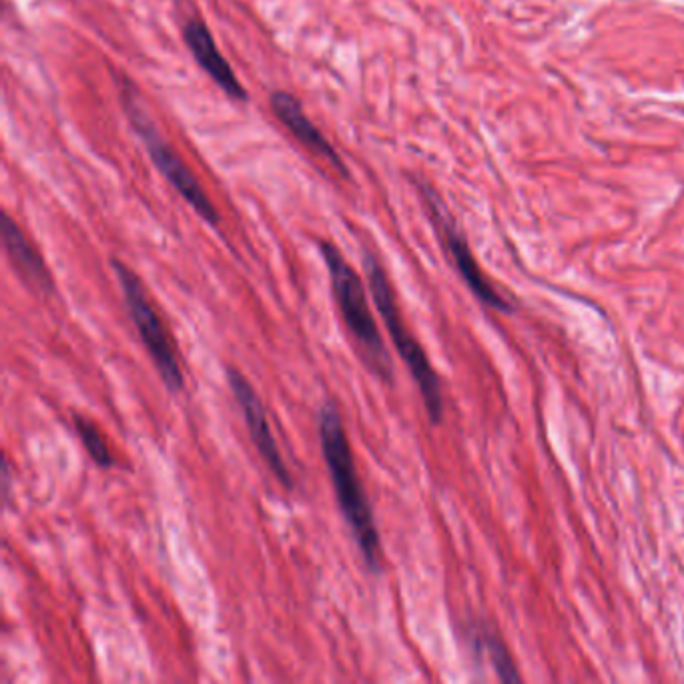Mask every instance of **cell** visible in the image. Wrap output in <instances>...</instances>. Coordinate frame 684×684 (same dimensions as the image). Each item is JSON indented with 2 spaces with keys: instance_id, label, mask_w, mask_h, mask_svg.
Instances as JSON below:
<instances>
[{
  "instance_id": "1",
  "label": "cell",
  "mask_w": 684,
  "mask_h": 684,
  "mask_svg": "<svg viewBox=\"0 0 684 684\" xmlns=\"http://www.w3.org/2000/svg\"><path fill=\"white\" fill-rule=\"evenodd\" d=\"M317 436L339 512L344 516L352 538L356 540L364 556L366 566L374 574H380L384 568L380 530L376 526L372 504L360 480L344 418H341L333 402L321 404L317 412Z\"/></svg>"
},
{
  "instance_id": "2",
  "label": "cell",
  "mask_w": 684,
  "mask_h": 684,
  "mask_svg": "<svg viewBox=\"0 0 684 684\" xmlns=\"http://www.w3.org/2000/svg\"><path fill=\"white\" fill-rule=\"evenodd\" d=\"M319 253L325 261L335 305L339 309L358 356L366 368L386 384L394 382V364L388 354L386 341L380 333L376 317L368 303L366 283L350 261L331 241H319Z\"/></svg>"
},
{
  "instance_id": "3",
  "label": "cell",
  "mask_w": 684,
  "mask_h": 684,
  "mask_svg": "<svg viewBox=\"0 0 684 684\" xmlns=\"http://www.w3.org/2000/svg\"><path fill=\"white\" fill-rule=\"evenodd\" d=\"M364 271H366V279L370 285V293L372 299L386 323V329L394 341V346L400 354V358L404 360L406 368L410 370L424 408L428 412V418L432 424H440L444 420V396H442V382L440 376L436 374L434 366L430 364L428 354L424 352V348L420 346V341L412 335L410 327L404 321V315L398 307L396 301V293L394 287L390 283V277L384 269V265L380 263V259L372 253V251H364Z\"/></svg>"
},
{
  "instance_id": "4",
  "label": "cell",
  "mask_w": 684,
  "mask_h": 684,
  "mask_svg": "<svg viewBox=\"0 0 684 684\" xmlns=\"http://www.w3.org/2000/svg\"><path fill=\"white\" fill-rule=\"evenodd\" d=\"M119 81V93H121V105L127 113V119L139 139L143 141L153 165L157 171L167 179V183L193 207V211L207 221L209 225H219L221 217L193 171L187 167V163L181 159V155L173 149V145L163 137L157 123L153 121L149 109L143 103L141 91L135 87L131 79L125 75H117Z\"/></svg>"
},
{
  "instance_id": "5",
  "label": "cell",
  "mask_w": 684,
  "mask_h": 684,
  "mask_svg": "<svg viewBox=\"0 0 684 684\" xmlns=\"http://www.w3.org/2000/svg\"><path fill=\"white\" fill-rule=\"evenodd\" d=\"M111 267L117 275V281L123 291V301L127 313L143 341V346L153 360V366L163 382V386L171 394H179L185 388V374L181 368L179 352L175 339L171 337L161 313L151 301V295L143 283V279L123 261L111 259Z\"/></svg>"
},
{
  "instance_id": "6",
  "label": "cell",
  "mask_w": 684,
  "mask_h": 684,
  "mask_svg": "<svg viewBox=\"0 0 684 684\" xmlns=\"http://www.w3.org/2000/svg\"><path fill=\"white\" fill-rule=\"evenodd\" d=\"M420 191H422V197L428 205V211H430V217L436 225V231L454 263V267L458 269L460 277L464 279V283L470 287V291L488 307L496 309V311H512L514 305L512 301L502 295L494 285L492 281L486 277V273L482 271V267L478 265L466 237L462 235V231L458 229V225L454 223V219L450 217L448 209L444 207V203L440 201V197L428 187V185H420Z\"/></svg>"
},
{
  "instance_id": "7",
  "label": "cell",
  "mask_w": 684,
  "mask_h": 684,
  "mask_svg": "<svg viewBox=\"0 0 684 684\" xmlns=\"http://www.w3.org/2000/svg\"><path fill=\"white\" fill-rule=\"evenodd\" d=\"M227 382H229L231 394L235 398V404L241 410V416L245 420V426H247V432L253 440L255 450L265 460V464L271 470V474L275 476V480L285 490H291L293 478H291V472H289V468H287V464H285V460L277 448L275 436H273L269 420H267V410H265L259 394L255 392L253 384L245 378V374H241L235 368H227Z\"/></svg>"
},
{
  "instance_id": "8",
  "label": "cell",
  "mask_w": 684,
  "mask_h": 684,
  "mask_svg": "<svg viewBox=\"0 0 684 684\" xmlns=\"http://www.w3.org/2000/svg\"><path fill=\"white\" fill-rule=\"evenodd\" d=\"M271 109L279 123L315 157L327 161L335 171H339L344 177H350V171L341 159V155L335 151V147L327 141V137L313 125V121L305 115L301 103L287 91H275L271 95Z\"/></svg>"
},
{
  "instance_id": "9",
  "label": "cell",
  "mask_w": 684,
  "mask_h": 684,
  "mask_svg": "<svg viewBox=\"0 0 684 684\" xmlns=\"http://www.w3.org/2000/svg\"><path fill=\"white\" fill-rule=\"evenodd\" d=\"M183 41L197 65L215 81V85L233 101H247V91L239 83L229 61L221 55L211 31L199 19H189L183 27Z\"/></svg>"
},
{
  "instance_id": "10",
  "label": "cell",
  "mask_w": 684,
  "mask_h": 684,
  "mask_svg": "<svg viewBox=\"0 0 684 684\" xmlns=\"http://www.w3.org/2000/svg\"><path fill=\"white\" fill-rule=\"evenodd\" d=\"M0 233H3L7 257L19 279L33 291L51 295L55 291V279L51 275V269L47 267L39 249L33 245V241L25 235V231L9 213H3V227H0Z\"/></svg>"
},
{
  "instance_id": "11",
  "label": "cell",
  "mask_w": 684,
  "mask_h": 684,
  "mask_svg": "<svg viewBox=\"0 0 684 684\" xmlns=\"http://www.w3.org/2000/svg\"><path fill=\"white\" fill-rule=\"evenodd\" d=\"M73 426H75V432L77 436L81 438L89 458L93 460L95 466L99 468H113L115 466V458H113V452L105 440V436L101 434V430L97 428V424H93L91 420H87L85 416L81 414H75L73 416Z\"/></svg>"
},
{
  "instance_id": "12",
  "label": "cell",
  "mask_w": 684,
  "mask_h": 684,
  "mask_svg": "<svg viewBox=\"0 0 684 684\" xmlns=\"http://www.w3.org/2000/svg\"><path fill=\"white\" fill-rule=\"evenodd\" d=\"M476 636H478L480 648L488 652V656H490L498 676L504 682H520V674H518V670H516V666H514V662H512V658L508 654V648H506L504 640L496 632L486 628V626L482 630H478Z\"/></svg>"
},
{
  "instance_id": "13",
  "label": "cell",
  "mask_w": 684,
  "mask_h": 684,
  "mask_svg": "<svg viewBox=\"0 0 684 684\" xmlns=\"http://www.w3.org/2000/svg\"><path fill=\"white\" fill-rule=\"evenodd\" d=\"M11 482H13L11 462L5 460V468H3V496H5V502H9V496H11Z\"/></svg>"
}]
</instances>
